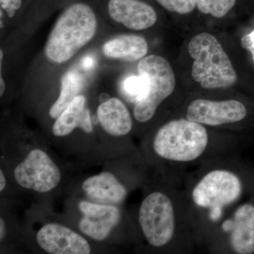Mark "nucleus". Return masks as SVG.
I'll use <instances>...</instances> for the list:
<instances>
[{
	"label": "nucleus",
	"mask_w": 254,
	"mask_h": 254,
	"mask_svg": "<svg viewBox=\"0 0 254 254\" xmlns=\"http://www.w3.org/2000/svg\"><path fill=\"white\" fill-rule=\"evenodd\" d=\"M188 50L193 59L192 77L202 88H226L236 83L237 73L231 61L213 35L195 36L189 43Z\"/></svg>",
	"instance_id": "7ed1b4c3"
},
{
	"label": "nucleus",
	"mask_w": 254,
	"mask_h": 254,
	"mask_svg": "<svg viewBox=\"0 0 254 254\" xmlns=\"http://www.w3.org/2000/svg\"><path fill=\"white\" fill-rule=\"evenodd\" d=\"M5 233H6V227H5V222L2 218H0V240H4Z\"/></svg>",
	"instance_id": "b1692460"
},
{
	"label": "nucleus",
	"mask_w": 254,
	"mask_h": 254,
	"mask_svg": "<svg viewBox=\"0 0 254 254\" xmlns=\"http://www.w3.org/2000/svg\"><path fill=\"white\" fill-rule=\"evenodd\" d=\"M164 9L171 12L187 14L196 6V0H155Z\"/></svg>",
	"instance_id": "aec40b11"
},
{
	"label": "nucleus",
	"mask_w": 254,
	"mask_h": 254,
	"mask_svg": "<svg viewBox=\"0 0 254 254\" xmlns=\"http://www.w3.org/2000/svg\"><path fill=\"white\" fill-rule=\"evenodd\" d=\"M103 7L110 19L134 31L148 29L158 20L154 8L143 0H104Z\"/></svg>",
	"instance_id": "9b49d317"
},
{
	"label": "nucleus",
	"mask_w": 254,
	"mask_h": 254,
	"mask_svg": "<svg viewBox=\"0 0 254 254\" xmlns=\"http://www.w3.org/2000/svg\"><path fill=\"white\" fill-rule=\"evenodd\" d=\"M242 177L226 169H216L205 174L191 191V199L199 208H222L234 204L243 194Z\"/></svg>",
	"instance_id": "423d86ee"
},
{
	"label": "nucleus",
	"mask_w": 254,
	"mask_h": 254,
	"mask_svg": "<svg viewBox=\"0 0 254 254\" xmlns=\"http://www.w3.org/2000/svg\"><path fill=\"white\" fill-rule=\"evenodd\" d=\"M233 222L230 237L232 250L238 254H254V222L235 220Z\"/></svg>",
	"instance_id": "f3484780"
},
{
	"label": "nucleus",
	"mask_w": 254,
	"mask_h": 254,
	"mask_svg": "<svg viewBox=\"0 0 254 254\" xmlns=\"http://www.w3.org/2000/svg\"><path fill=\"white\" fill-rule=\"evenodd\" d=\"M78 208L82 214L80 230L91 240L98 242L106 240L121 219V211L117 205L82 200Z\"/></svg>",
	"instance_id": "1a4fd4ad"
},
{
	"label": "nucleus",
	"mask_w": 254,
	"mask_h": 254,
	"mask_svg": "<svg viewBox=\"0 0 254 254\" xmlns=\"http://www.w3.org/2000/svg\"><path fill=\"white\" fill-rule=\"evenodd\" d=\"M6 185V177L2 170H0V191H3L4 190Z\"/></svg>",
	"instance_id": "5701e85b"
},
{
	"label": "nucleus",
	"mask_w": 254,
	"mask_h": 254,
	"mask_svg": "<svg viewBox=\"0 0 254 254\" xmlns=\"http://www.w3.org/2000/svg\"><path fill=\"white\" fill-rule=\"evenodd\" d=\"M209 145V135L203 125L187 119L173 120L155 133V153L160 158L175 163H190L200 158Z\"/></svg>",
	"instance_id": "f03ea898"
},
{
	"label": "nucleus",
	"mask_w": 254,
	"mask_h": 254,
	"mask_svg": "<svg viewBox=\"0 0 254 254\" xmlns=\"http://www.w3.org/2000/svg\"><path fill=\"white\" fill-rule=\"evenodd\" d=\"M102 50L103 55L108 59L136 62L146 57L148 45L143 37L124 34L105 42Z\"/></svg>",
	"instance_id": "2eb2a0df"
},
{
	"label": "nucleus",
	"mask_w": 254,
	"mask_h": 254,
	"mask_svg": "<svg viewBox=\"0 0 254 254\" xmlns=\"http://www.w3.org/2000/svg\"><path fill=\"white\" fill-rule=\"evenodd\" d=\"M83 86V78L78 71L70 70L65 73L62 78L59 96L50 108V118L56 120L68 104L80 95Z\"/></svg>",
	"instance_id": "dca6fc26"
},
{
	"label": "nucleus",
	"mask_w": 254,
	"mask_h": 254,
	"mask_svg": "<svg viewBox=\"0 0 254 254\" xmlns=\"http://www.w3.org/2000/svg\"><path fill=\"white\" fill-rule=\"evenodd\" d=\"M236 0H196V7L204 14L222 18L235 6Z\"/></svg>",
	"instance_id": "a211bd4d"
},
{
	"label": "nucleus",
	"mask_w": 254,
	"mask_h": 254,
	"mask_svg": "<svg viewBox=\"0 0 254 254\" xmlns=\"http://www.w3.org/2000/svg\"><path fill=\"white\" fill-rule=\"evenodd\" d=\"M137 69L148 80V90L135 103L133 117L138 123H145L154 117L164 100L173 94L176 80L168 60L158 55L145 57L140 60Z\"/></svg>",
	"instance_id": "20e7f679"
},
{
	"label": "nucleus",
	"mask_w": 254,
	"mask_h": 254,
	"mask_svg": "<svg viewBox=\"0 0 254 254\" xmlns=\"http://www.w3.org/2000/svg\"><path fill=\"white\" fill-rule=\"evenodd\" d=\"M234 226V222L233 220L231 219V220H227L226 221L224 222L222 224V229H223L224 231L225 232H230L232 229V227Z\"/></svg>",
	"instance_id": "4be33fe9"
},
{
	"label": "nucleus",
	"mask_w": 254,
	"mask_h": 254,
	"mask_svg": "<svg viewBox=\"0 0 254 254\" xmlns=\"http://www.w3.org/2000/svg\"><path fill=\"white\" fill-rule=\"evenodd\" d=\"M97 118L103 131L112 136H126L133 127L131 114L118 98H110L100 103L97 109Z\"/></svg>",
	"instance_id": "4468645a"
},
{
	"label": "nucleus",
	"mask_w": 254,
	"mask_h": 254,
	"mask_svg": "<svg viewBox=\"0 0 254 254\" xmlns=\"http://www.w3.org/2000/svg\"><path fill=\"white\" fill-rule=\"evenodd\" d=\"M248 111L242 102L237 100L195 99L187 107L186 118L209 127H220L240 123Z\"/></svg>",
	"instance_id": "6e6552de"
},
{
	"label": "nucleus",
	"mask_w": 254,
	"mask_h": 254,
	"mask_svg": "<svg viewBox=\"0 0 254 254\" xmlns=\"http://www.w3.org/2000/svg\"><path fill=\"white\" fill-rule=\"evenodd\" d=\"M36 241L50 254H89L91 247L80 234L58 223H48L38 230Z\"/></svg>",
	"instance_id": "9d476101"
},
{
	"label": "nucleus",
	"mask_w": 254,
	"mask_h": 254,
	"mask_svg": "<svg viewBox=\"0 0 254 254\" xmlns=\"http://www.w3.org/2000/svg\"><path fill=\"white\" fill-rule=\"evenodd\" d=\"M98 18L93 6L84 1L68 4L55 21L45 46L51 63L62 64L74 58L95 38Z\"/></svg>",
	"instance_id": "f257e3e1"
},
{
	"label": "nucleus",
	"mask_w": 254,
	"mask_h": 254,
	"mask_svg": "<svg viewBox=\"0 0 254 254\" xmlns=\"http://www.w3.org/2000/svg\"><path fill=\"white\" fill-rule=\"evenodd\" d=\"M5 88H6V85H5L4 78L2 77V73H1V76H0V96L1 97L4 94Z\"/></svg>",
	"instance_id": "393cba45"
},
{
	"label": "nucleus",
	"mask_w": 254,
	"mask_h": 254,
	"mask_svg": "<svg viewBox=\"0 0 254 254\" xmlns=\"http://www.w3.org/2000/svg\"><path fill=\"white\" fill-rule=\"evenodd\" d=\"M123 91L134 103L141 99L148 90V80L143 75L128 76L123 82Z\"/></svg>",
	"instance_id": "6ab92c4d"
},
{
	"label": "nucleus",
	"mask_w": 254,
	"mask_h": 254,
	"mask_svg": "<svg viewBox=\"0 0 254 254\" xmlns=\"http://www.w3.org/2000/svg\"><path fill=\"white\" fill-rule=\"evenodd\" d=\"M86 104V96L77 95L55 120L52 128L53 135L56 137L66 136L77 128L85 133H91L93 131V123Z\"/></svg>",
	"instance_id": "ddd939ff"
},
{
	"label": "nucleus",
	"mask_w": 254,
	"mask_h": 254,
	"mask_svg": "<svg viewBox=\"0 0 254 254\" xmlns=\"http://www.w3.org/2000/svg\"><path fill=\"white\" fill-rule=\"evenodd\" d=\"M210 210H211V212H210V216L212 220H217L221 216L222 208H215Z\"/></svg>",
	"instance_id": "412c9836"
},
{
	"label": "nucleus",
	"mask_w": 254,
	"mask_h": 254,
	"mask_svg": "<svg viewBox=\"0 0 254 254\" xmlns=\"http://www.w3.org/2000/svg\"><path fill=\"white\" fill-rule=\"evenodd\" d=\"M138 222L150 246L160 248L168 245L176 230V217L171 198L159 190L147 195L140 205Z\"/></svg>",
	"instance_id": "39448f33"
},
{
	"label": "nucleus",
	"mask_w": 254,
	"mask_h": 254,
	"mask_svg": "<svg viewBox=\"0 0 254 254\" xmlns=\"http://www.w3.org/2000/svg\"><path fill=\"white\" fill-rule=\"evenodd\" d=\"M15 180L23 189L45 193L55 190L61 181V172L49 155L40 148L28 153L14 171Z\"/></svg>",
	"instance_id": "0eeeda50"
},
{
	"label": "nucleus",
	"mask_w": 254,
	"mask_h": 254,
	"mask_svg": "<svg viewBox=\"0 0 254 254\" xmlns=\"http://www.w3.org/2000/svg\"><path fill=\"white\" fill-rule=\"evenodd\" d=\"M82 190L89 201L103 205L121 204L128 193L126 187L109 172L88 177L82 184Z\"/></svg>",
	"instance_id": "f8f14e48"
}]
</instances>
